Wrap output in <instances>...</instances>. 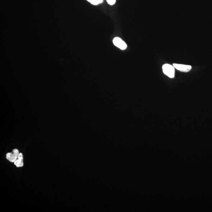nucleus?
I'll list each match as a JSON object with an SVG mask.
<instances>
[{
    "label": "nucleus",
    "instance_id": "obj_4",
    "mask_svg": "<svg viewBox=\"0 0 212 212\" xmlns=\"http://www.w3.org/2000/svg\"><path fill=\"white\" fill-rule=\"evenodd\" d=\"M173 66L174 68L182 72H189L192 68V67L190 65L174 63L173 64Z\"/></svg>",
    "mask_w": 212,
    "mask_h": 212
},
{
    "label": "nucleus",
    "instance_id": "obj_1",
    "mask_svg": "<svg viewBox=\"0 0 212 212\" xmlns=\"http://www.w3.org/2000/svg\"><path fill=\"white\" fill-rule=\"evenodd\" d=\"M162 70L164 74L169 78H174L175 75V70L173 66L168 64H164L162 66Z\"/></svg>",
    "mask_w": 212,
    "mask_h": 212
},
{
    "label": "nucleus",
    "instance_id": "obj_5",
    "mask_svg": "<svg viewBox=\"0 0 212 212\" xmlns=\"http://www.w3.org/2000/svg\"><path fill=\"white\" fill-rule=\"evenodd\" d=\"M23 160V155L21 153H19L17 159L14 162V164L18 168L22 167L24 165Z\"/></svg>",
    "mask_w": 212,
    "mask_h": 212
},
{
    "label": "nucleus",
    "instance_id": "obj_7",
    "mask_svg": "<svg viewBox=\"0 0 212 212\" xmlns=\"http://www.w3.org/2000/svg\"><path fill=\"white\" fill-rule=\"evenodd\" d=\"M116 0H107V3L110 5H114L116 3Z\"/></svg>",
    "mask_w": 212,
    "mask_h": 212
},
{
    "label": "nucleus",
    "instance_id": "obj_3",
    "mask_svg": "<svg viewBox=\"0 0 212 212\" xmlns=\"http://www.w3.org/2000/svg\"><path fill=\"white\" fill-rule=\"evenodd\" d=\"M19 154V150L17 149H13L12 153L7 154L6 158L10 162L14 163L17 159Z\"/></svg>",
    "mask_w": 212,
    "mask_h": 212
},
{
    "label": "nucleus",
    "instance_id": "obj_6",
    "mask_svg": "<svg viewBox=\"0 0 212 212\" xmlns=\"http://www.w3.org/2000/svg\"><path fill=\"white\" fill-rule=\"evenodd\" d=\"M87 1L94 5H98L103 2V0H87Z\"/></svg>",
    "mask_w": 212,
    "mask_h": 212
},
{
    "label": "nucleus",
    "instance_id": "obj_2",
    "mask_svg": "<svg viewBox=\"0 0 212 212\" xmlns=\"http://www.w3.org/2000/svg\"><path fill=\"white\" fill-rule=\"evenodd\" d=\"M113 43L116 47L122 50H125L127 47V45L125 42L118 37H116L113 39Z\"/></svg>",
    "mask_w": 212,
    "mask_h": 212
}]
</instances>
